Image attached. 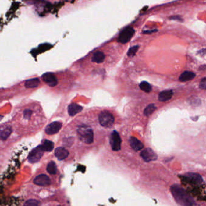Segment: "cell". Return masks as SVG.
I'll return each instance as SVG.
<instances>
[{
    "label": "cell",
    "mask_w": 206,
    "mask_h": 206,
    "mask_svg": "<svg viewBox=\"0 0 206 206\" xmlns=\"http://www.w3.org/2000/svg\"><path fill=\"white\" fill-rule=\"evenodd\" d=\"M170 190L176 203L180 206H196L194 198L181 186L175 184L171 186Z\"/></svg>",
    "instance_id": "6da1fadb"
},
{
    "label": "cell",
    "mask_w": 206,
    "mask_h": 206,
    "mask_svg": "<svg viewBox=\"0 0 206 206\" xmlns=\"http://www.w3.org/2000/svg\"><path fill=\"white\" fill-rule=\"evenodd\" d=\"M77 133L79 137L83 142L90 144L94 141V132L89 127L83 125L80 126L77 129Z\"/></svg>",
    "instance_id": "7a4b0ae2"
},
{
    "label": "cell",
    "mask_w": 206,
    "mask_h": 206,
    "mask_svg": "<svg viewBox=\"0 0 206 206\" xmlns=\"http://www.w3.org/2000/svg\"><path fill=\"white\" fill-rule=\"evenodd\" d=\"M99 122L100 124L105 128H110L115 121V118L112 114L107 111H103L99 115Z\"/></svg>",
    "instance_id": "3957f363"
},
{
    "label": "cell",
    "mask_w": 206,
    "mask_h": 206,
    "mask_svg": "<svg viewBox=\"0 0 206 206\" xmlns=\"http://www.w3.org/2000/svg\"><path fill=\"white\" fill-rule=\"evenodd\" d=\"M134 33L135 31L132 27H129L124 28L119 35L118 41L123 44L127 43L132 38Z\"/></svg>",
    "instance_id": "277c9868"
},
{
    "label": "cell",
    "mask_w": 206,
    "mask_h": 206,
    "mask_svg": "<svg viewBox=\"0 0 206 206\" xmlns=\"http://www.w3.org/2000/svg\"><path fill=\"white\" fill-rule=\"evenodd\" d=\"M44 151L43 150L41 145L38 146L37 147L33 149L28 155V160L29 162L31 163H34L39 162L42 158L44 154Z\"/></svg>",
    "instance_id": "5b68a950"
},
{
    "label": "cell",
    "mask_w": 206,
    "mask_h": 206,
    "mask_svg": "<svg viewBox=\"0 0 206 206\" xmlns=\"http://www.w3.org/2000/svg\"><path fill=\"white\" fill-rule=\"evenodd\" d=\"M110 143L112 147V149L115 151L120 150L121 147V139L119 133L114 131L110 136Z\"/></svg>",
    "instance_id": "8992f818"
},
{
    "label": "cell",
    "mask_w": 206,
    "mask_h": 206,
    "mask_svg": "<svg viewBox=\"0 0 206 206\" xmlns=\"http://www.w3.org/2000/svg\"><path fill=\"white\" fill-rule=\"evenodd\" d=\"M140 156L147 162L154 161L157 158V155L150 148H147L143 150L140 153Z\"/></svg>",
    "instance_id": "52a82bcc"
},
{
    "label": "cell",
    "mask_w": 206,
    "mask_h": 206,
    "mask_svg": "<svg viewBox=\"0 0 206 206\" xmlns=\"http://www.w3.org/2000/svg\"><path fill=\"white\" fill-rule=\"evenodd\" d=\"M62 127V123L59 121L52 122L47 126L45 133L48 135H52L57 133Z\"/></svg>",
    "instance_id": "ba28073f"
},
{
    "label": "cell",
    "mask_w": 206,
    "mask_h": 206,
    "mask_svg": "<svg viewBox=\"0 0 206 206\" xmlns=\"http://www.w3.org/2000/svg\"><path fill=\"white\" fill-rule=\"evenodd\" d=\"M33 183L40 186H47L50 184L51 180L48 176L45 174H41L37 176L33 180Z\"/></svg>",
    "instance_id": "9c48e42d"
},
{
    "label": "cell",
    "mask_w": 206,
    "mask_h": 206,
    "mask_svg": "<svg viewBox=\"0 0 206 206\" xmlns=\"http://www.w3.org/2000/svg\"><path fill=\"white\" fill-rule=\"evenodd\" d=\"M184 178L186 180L190 181L195 184H200L203 181L202 176L197 173L188 172L184 176Z\"/></svg>",
    "instance_id": "30bf717a"
},
{
    "label": "cell",
    "mask_w": 206,
    "mask_h": 206,
    "mask_svg": "<svg viewBox=\"0 0 206 206\" xmlns=\"http://www.w3.org/2000/svg\"><path fill=\"white\" fill-rule=\"evenodd\" d=\"M42 79L49 86L54 87L58 83V80L56 77L51 73H47L42 76Z\"/></svg>",
    "instance_id": "8fae6325"
},
{
    "label": "cell",
    "mask_w": 206,
    "mask_h": 206,
    "mask_svg": "<svg viewBox=\"0 0 206 206\" xmlns=\"http://www.w3.org/2000/svg\"><path fill=\"white\" fill-rule=\"evenodd\" d=\"M130 144L131 148L136 151L141 150L142 149H143V148L144 147V144L139 140H138L137 138H136L134 137H130Z\"/></svg>",
    "instance_id": "7c38bea8"
},
{
    "label": "cell",
    "mask_w": 206,
    "mask_h": 206,
    "mask_svg": "<svg viewBox=\"0 0 206 206\" xmlns=\"http://www.w3.org/2000/svg\"><path fill=\"white\" fill-rule=\"evenodd\" d=\"M54 154L59 160H62L68 157L69 152L64 148L59 147L55 150Z\"/></svg>",
    "instance_id": "4fadbf2b"
},
{
    "label": "cell",
    "mask_w": 206,
    "mask_h": 206,
    "mask_svg": "<svg viewBox=\"0 0 206 206\" xmlns=\"http://www.w3.org/2000/svg\"><path fill=\"white\" fill-rule=\"evenodd\" d=\"M173 95V92L171 90H165L161 92L158 95V100L160 101L165 102L169 100Z\"/></svg>",
    "instance_id": "5bb4252c"
},
{
    "label": "cell",
    "mask_w": 206,
    "mask_h": 206,
    "mask_svg": "<svg viewBox=\"0 0 206 206\" xmlns=\"http://www.w3.org/2000/svg\"><path fill=\"white\" fill-rule=\"evenodd\" d=\"M83 110V107L76 103H72L68 106V113L71 116H74Z\"/></svg>",
    "instance_id": "9a60e30c"
},
{
    "label": "cell",
    "mask_w": 206,
    "mask_h": 206,
    "mask_svg": "<svg viewBox=\"0 0 206 206\" xmlns=\"http://www.w3.org/2000/svg\"><path fill=\"white\" fill-rule=\"evenodd\" d=\"M195 77V73L190 71H185L181 74L179 79L181 82H185L194 79Z\"/></svg>",
    "instance_id": "2e32d148"
},
{
    "label": "cell",
    "mask_w": 206,
    "mask_h": 206,
    "mask_svg": "<svg viewBox=\"0 0 206 206\" xmlns=\"http://www.w3.org/2000/svg\"><path fill=\"white\" fill-rule=\"evenodd\" d=\"M105 59V55L103 52H95L92 57V62L97 63H103Z\"/></svg>",
    "instance_id": "e0dca14e"
},
{
    "label": "cell",
    "mask_w": 206,
    "mask_h": 206,
    "mask_svg": "<svg viewBox=\"0 0 206 206\" xmlns=\"http://www.w3.org/2000/svg\"><path fill=\"white\" fill-rule=\"evenodd\" d=\"M40 81L38 78H31L27 80L25 83V87L27 89L34 88L39 86Z\"/></svg>",
    "instance_id": "ac0fdd59"
},
{
    "label": "cell",
    "mask_w": 206,
    "mask_h": 206,
    "mask_svg": "<svg viewBox=\"0 0 206 206\" xmlns=\"http://www.w3.org/2000/svg\"><path fill=\"white\" fill-rule=\"evenodd\" d=\"M41 147L44 152H50L54 148V143L49 140H45L41 145Z\"/></svg>",
    "instance_id": "d6986e66"
},
{
    "label": "cell",
    "mask_w": 206,
    "mask_h": 206,
    "mask_svg": "<svg viewBox=\"0 0 206 206\" xmlns=\"http://www.w3.org/2000/svg\"><path fill=\"white\" fill-rule=\"evenodd\" d=\"M12 131V129L8 127L0 130V139L1 140H6L11 134Z\"/></svg>",
    "instance_id": "ffe728a7"
},
{
    "label": "cell",
    "mask_w": 206,
    "mask_h": 206,
    "mask_svg": "<svg viewBox=\"0 0 206 206\" xmlns=\"http://www.w3.org/2000/svg\"><path fill=\"white\" fill-rule=\"evenodd\" d=\"M47 171L49 174H52V175H54L57 173V168L56 164L54 162L51 161L49 162L47 167Z\"/></svg>",
    "instance_id": "44dd1931"
},
{
    "label": "cell",
    "mask_w": 206,
    "mask_h": 206,
    "mask_svg": "<svg viewBox=\"0 0 206 206\" xmlns=\"http://www.w3.org/2000/svg\"><path fill=\"white\" fill-rule=\"evenodd\" d=\"M140 88L144 92L147 93H149L151 91V85L147 81H142L139 84Z\"/></svg>",
    "instance_id": "7402d4cb"
},
{
    "label": "cell",
    "mask_w": 206,
    "mask_h": 206,
    "mask_svg": "<svg viewBox=\"0 0 206 206\" xmlns=\"http://www.w3.org/2000/svg\"><path fill=\"white\" fill-rule=\"evenodd\" d=\"M155 109H156V107H155V105L154 104H151L148 105L145 108V109L144 110V114H145V115L148 116L154 112Z\"/></svg>",
    "instance_id": "603a6c76"
},
{
    "label": "cell",
    "mask_w": 206,
    "mask_h": 206,
    "mask_svg": "<svg viewBox=\"0 0 206 206\" xmlns=\"http://www.w3.org/2000/svg\"><path fill=\"white\" fill-rule=\"evenodd\" d=\"M24 206H41V203L36 200L30 199L26 201Z\"/></svg>",
    "instance_id": "cb8c5ba5"
},
{
    "label": "cell",
    "mask_w": 206,
    "mask_h": 206,
    "mask_svg": "<svg viewBox=\"0 0 206 206\" xmlns=\"http://www.w3.org/2000/svg\"><path fill=\"white\" fill-rule=\"evenodd\" d=\"M138 49H139V46H137V45H136V46H134V47L130 48L129 49V52H127L128 56H130V57L134 56L137 52Z\"/></svg>",
    "instance_id": "d4e9b609"
},
{
    "label": "cell",
    "mask_w": 206,
    "mask_h": 206,
    "mask_svg": "<svg viewBox=\"0 0 206 206\" xmlns=\"http://www.w3.org/2000/svg\"><path fill=\"white\" fill-rule=\"evenodd\" d=\"M200 87L202 89L206 90V77L203 78L200 83Z\"/></svg>",
    "instance_id": "484cf974"
},
{
    "label": "cell",
    "mask_w": 206,
    "mask_h": 206,
    "mask_svg": "<svg viewBox=\"0 0 206 206\" xmlns=\"http://www.w3.org/2000/svg\"><path fill=\"white\" fill-rule=\"evenodd\" d=\"M31 115V111L30 110H27L24 112V118L26 119H28Z\"/></svg>",
    "instance_id": "4316f807"
},
{
    "label": "cell",
    "mask_w": 206,
    "mask_h": 206,
    "mask_svg": "<svg viewBox=\"0 0 206 206\" xmlns=\"http://www.w3.org/2000/svg\"><path fill=\"white\" fill-rule=\"evenodd\" d=\"M1 119H2V116H0V120H1Z\"/></svg>",
    "instance_id": "83f0119b"
}]
</instances>
